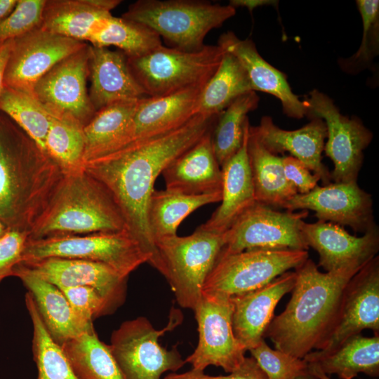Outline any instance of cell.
Wrapping results in <instances>:
<instances>
[{
    "label": "cell",
    "instance_id": "d4e9b609",
    "mask_svg": "<svg viewBox=\"0 0 379 379\" xmlns=\"http://www.w3.org/2000/svg\"><path fill=\"white\" fill-rule=\"evenodd\" d=\"M203 86L138 100L129 128V142L171 131L197 114Z\"/></svg>",
    "mask_w": 379,
    "mask_h": 379
},
{
    "label": "cell",
    "instance_id": "5bb4252c",
    "mask_svg": "<svg viewBox=\"0 0 379 379\" xmlns=\"http://www.w3.org/2000/svg\"><path fill=\"white\" fill-rule=\"evenodd\" d=\"M86 44L40 27L13 39L4 86L34 96V88L41 77Z\"/></svg>",
    "mask_w": 379,
    "mask_h": 379
},
{
    "label": "cell",
    "instance_id": "ab89813d",
    "mask_svg": "<svg viewBox=\"0 0 379 379\" xmlns=\"http://www.w3.org/2000/svg\"><path fill=\"white\" fill-rule=\"evenodd\" d=\"M363 23V35L358 51L348 58L338 60L341 69L356 74L370 68L379 53V1L357 0Z\"/></svg>",
    "mask_w": 379,
    "mask_h": 379
},
{
    "label": "cell",
    "instance_id": "5b68a950",
    "mask_svg": "<svg viewBox=\"0 0 379 379\" xmlns=\"http://www.w3.org/2000/svg\"><path fill=\"white\" fill-rule=\"evenodd\" d=\"M236 14V8L200 0H138L122 18L141 23L156 32L171 48L197 51L213 29Z\"/></svg>",
    "mask_w": 379,
    "mask_h": 379
},
{
    "label": "cell",
    "instance_id": "f546056e",
    "mask_svg": "<svg viewBox=\"0 0 379 379\" xmlns=\"http://www.w3.org/2000/svg\"><path fill=\"white\" fill-rule=\"evenodd\" d=\"M247 150L255 201L285 208L298 192L285 177L282 157L270 152L249 130Z\"/></svg>",
    "mask_w": 379,
    "mask_h": 379
},
{
    "label": "cell",
    "instance_id": "6da1fadb",
    "mask_svg": "<svg viewBox=\"0 0 379 379\" xmlns=\"http://www.w3.org/2000/svg\"><path fill=\"white\" fill-rule=\"evenodd\" d=\"M217 117L197 114L180 127L134 140L83 165L84 170L112 197L127 231L147 255L148 263L162 275L164 266L147 219L154 182L171 162L213 128Z\"/></svg>",
    "mask_w": 379,
    "mask_h": 379
},
{
    "label": "cell",
    "instance_id": "44dd1931",
    "mask_svg": "<svg viewBox=\"0 0 379 379\" xmlns=\"http://www.w3.org/2000/svg\"><path fill=\"white\" fill-rule=\"evenodd\" d=\"M295 280V272L288 271L261 288L230 298L234 334L246 351L264 339L277 305L291 292Z\"/></svg>",
    "mask_w": 379,
    "mask_h": 379
},
{
    "label": "cell",
    "instance_id": "9c48e42d",
    "mask_svg": "<svg viewBox=\"0 0 379 379\" xmlns=\"http://www.w3.org/2000/svg\"><path fill=\"white\" fill-rule=\"evenodd\" d=\"M309 258L305 250L251 249L220 253L208 274L202 295L231 298L267 284Z\"/></svg>",
    "mask_w": 379,
    "mask_h": 379
},
{
    "label": "cell",
    "instance_id": "d6a6232c",
    "mask_svg": "<svg viewBox=\"0 0 379 379\" xmlns=\"http://www.w3.org/2000/svg\"><path fill=\"white\" fill-rule=\"evenodd\" d=\"M253 91L241 63L225 51L218 68L202 89L197 114L217 117L237 98Z\"/></svg>",
    "mask_w": 379,
    "mask_h": 379
},
{
    "label": "cell",
    "instance_id": "7dc6e473",
    "mask_svg": "<svg viewBox=\"0 0 379 379\" xmlns=\"http://www.w3.org/2000/svg\"><path fill=\"white\" fill-rule=\"evenodd\" d=\"M13 39L0 44V95L4 88V76L12 48Z\"/></svg>",
    "mask_w": 379,
    "mask_h": 379
},
{
    "label": "cell",
    "instance_id": "ffe728a7",
    "mask_svg": "<svg viewBox=\"0 0 379 379\" xmlns=\"http://www.w3.org/2000/svg\"><path fill=\"white\" fill-rule=\"evenodd\" d=\"M249 131L270 152L277 155L289 152L319 176L324 185L331 183V173L322 163L327 131L321 119L313 118L300 128L288 131L275 125L270 117L265 116L258 126H250Z\"/></svg>",
    "mask_w": 379,
    "mask_h": 379
},
{
    "label": "cell",
    "instance_id": "52a82bcc",
    "mask_svg": "<svg viewBox=\"0 0 379 379\" xmlns=\"http://www.w3.org/2000/svg\"><path fill=\"white\" fill-rule=\"evenodd\" d=\"M168 281L180 306L194 310L202 298L205 281L224 246V233L198 227L192 234L155 241Z\"/></svg>",
    "mask_w": 379,
    "mask_h": 379
},
{
    "label": "cell",
    "instance_id": "74e56055",
    "mask_svg": "<svg viewBox=\"0 0 379 379\" xmlns=\"http://www.w3.org/2000/svg\"><path fill=\"white\" fill-rule=\"evenodd\" d=\"M25 304L33 324V353L38 369L37 379H79L62 347L48 332L31 294Z\"/></svg>",
    "mask_w": 379,
    "mask_h": 379
},
{
    "label": "cell",
    "instance_id": "7bdbcfd3",
    "mask_svg": "<svg viewBox=\"0 0 379 379\" xmlns=\"http://www.w3.org/2000/svg\"><path fill=\"white\" fill-rule=\"evenodd\" d=\"M76 314L86 323L114 310L95 289L89 286H72L60 289Z\"/></svg>",
    "mask_w": 379,
    "mask_h": 379
},
{
    "label": "cell",
    "instance_id": "f1b7e54d",
    "mask_svg": "<svg viewBox=\"0 0 379 379\" xmlns=\"http://www.w3.org/2000/svg\"><path fill=\"white\" fill-rule=\"evenodd\" d=\"M138 100L115 102L96 112L84 126L83 165L128 144L131 121Z\"/></svg>",
    "mask_w": 379,
    "mask_h": 379
},
{
    "label": "cell",
    "instance_id": "7a4b0ae2",
    "mask_svg": "<svg viewBox=\"0 0 379 379\" xmlns=\"http://www.w3.org/2000/svg\"><path fill=\"white\" fill-rule=\"evenodd\" d=\"M63 175L57 163L0 111V222L29 234Z\"/></svg>",
    "mask_w": 379,
    "mask_h": 379
},
{
    "label": "cell",
    "instance_id": "f907efd6",
    "mask_svg": "<svg viewBox=\"0 0 379 379\" xmlns=\"http://www.w3.org/2000/svg\"><path fill=\"white\" fill-rule=\"evenodd\" d=\"M295 379H318V378L309 373L305 375L298 376Z\"/></svg>",
    "mask_w": 379,
    "mask_h": 379
},
{
    "label": "cell",
    "instance_id": "ee69618b",
    "mask_svg": "<svg viewBox=\"0 0 379 379\" xmlns=\"http://www.w3.org/2000/svg\"><path fill=\"white\" fill-rule=\"evenodd\" d=\"M28 237L27 232L8 230L0 238V283L5 278L13 276L15 267L21 261Z\"/></svg>",
    "mask_w": 379,
    "mask_h": 379
},
{
    "label": "cell",
    "instance_id": "f6af8a7d",
    "mask_svg": "<svg viewBox=\"0 0 379 379\" xmlns=\"http://www.w3.org/2000/svg\"><path fill=\"white\" fill-rule=\"evenodd\" d=\"M164 379H267V378L251 357H245L241 365L227 375L213 376L205 374L203 371L192 368L185 373H169Z\"/></svg>",
    "mask_w": 379,
    "mask_h": 379
},
{
    "label": "cell",
    "instance_id": "7c38bea8",
    "mask_svg": "<svg viewBox=\"0 0 379 379\" xmlns=\"http://www.w3.org/2000/svg\"><path fill=\"white\" fill-rule=\"evenodd\" d=\"M311 119H321L326 127L324 151L333 163L331 178L335 182H357L364 160V150L371 143L372 133L357 117L340 112L333 101L317 90L302 101Z\"/></svg>",
    "mask_w": 379,
    "mask_h": 379
},
{
    "label": "cell",
    "instance_id": "603a6c76",
    "mask_svg": "<svg viewBox=\"0 0 379 379\" xmlns=\"http://www.w3.org/2000/svg\"><path fill=\"white\" fill-rule=\"evenodd\" d=\"M89 76L88 95L96 112L115 102L148 97L122 52L90 46Z\"/></svg>",
    "mask_w": 379,
    "mask_h": 379
},
{
    "label": "cell",
    "instance_id": "7402d4cb",
    "mask_svg": "<svg viewBox=\"0 0 379 379\" xmlns=\"http://www.w3.org/2000/svg\"><path fill=\"white\" fill-rule=\"evenodd\" d=\"M218 45L239 60L254 91H262L278 98L284 113L289 117L301 119L307 115L303 102L292 91L286 75L261 57L251 39H241L228 31L220 36Z\"/></svg>",
    "mask_w": 379,
    "mask_h": 379
},
{
    "label": "cell",
    "instance_id": "9a60e30c",
    "mask_svg": "<svg viewBox=\"0 0 379 379\" xmlns=\"http://www.w3.org/2000/svg\"><path fill=\"white\" fill-rule=\"evenodd\" d=\"M90 46L58 62L36 84L34 96L52 114H69L84 126L96 113L87 93Z\"/></svg>",
    "mask_w": 379,
    "mask_h": 379
},
{
    "label": "cell",
    "instance_id": "d6986e66",
    "mask_svg": "<svg viewBox=\"0 0 379 379\" xmlns=\"http://www.w3.org/2000/svg\"><path fill=\"white\" fill-rule=\"evenodd\" d=\"M301 233L308 247L319 254V264L326 272L363 266L376 256L379 249L378 228L356 237L339 225L317 220L302 222Z\"/></svg>",
    "mask_w": 379,
    "mask_h": 379
},
{
    "label": "cell",
    "instance_id": "277c9868",
    "mask_svg": "<svg viewBox=\"0 0 379 379\" xmlns=\"http://www.w3.org/2000/svg\"><path fill=\"white\" fill-rule=\"evenodd\" d=\"M127 230L104 187L84 168L64 174L29 239Z\"/></svg>",
    "mask_w": 379,
    "mask_h": 379
},
{
    "label": "cell",
    "instance_id": "681fc988",
    "mask_svg": "<svg viewBox=\"0 0 379 379\" xmlns=\"http://www.w3.org/2000/svg\"><path fill=\"white\" fill-rule=\"evenodd\" d=\"M17 0H0V22L12 12Z\"/></svg>",
    "mask_w": 379,
    "mask_h": 379
},
{
    "label": "cell",
    "instance_id": "60d3db41",
    "mask_svg": "<svg viewBox=\"0 0 379 379\" xmlns=\"http://www.w3.org/2000/svg\"><path fill=\"white\" fill-rule=\"evenodd\" d=\"M248 351L267 379H295L309 373L308 365L304 359L273 350L264 339Z\"/></svg>",
    "mask_w": 379,
    "mask_h": 379
},
{
    "label": "cell",
    "instance_id": "f5cc1de1",
    "mask_svg": "<svg viewBox=\"0 0 379 379\" xmlns=\"http://www.w3.org/2000/svg\"><path fill=\"white\" fill-rule=\"evenodd\" d=\"M311 374L317 377L318 379H331L327 376V375L321 373H312Z\"/></svg>",
    "mask_w": 379,
    "mask_h": 379
},
{
    "label": "cell",
    "instance_id": "30bf717a",
    "mask_svg": "<svg viewBox=\"0 0 379 379\" xmlns=\"http://www.w3.org/2000/svg\"><path fill=\"white\" fill-rule=\"evenodd\" d=\"M173 319L157 330L144 317L123 322L111 335L109 347L124 379H161L168 371H177L186 363L175 347L167 350L159 338L172 330Z\"/></svg>",
    "mask_w": 379,
    "mask_h": 379
},
{
    "label": "cell",
    "instance_id": "d590c367",
    "mask_svg": "<svg viewBox=\"0 0 379 379\" xmlns=\"http://www.w3.org/2000/svg\"><path fill=\"white\" fill-rule=\"evenodd\" d=\"M259 97L251 91L237 98L218 117L212 131V144L221 167L241 147L247 114L258 106Z\"/></svg>",
    "mask_w": 379,
    "mask_h": 379
},
{
    "label": "cell",
    "instance_id": "b9f144b4",
    "mask_svg": "<svg viewBox=\"0 0 379 379\" xmlns=\"http://www.w3.org/2000/svg\"><path fill=\"white\" fill-rule=\"evenodd\" d=\"M45 0H17L12 12L0 22V44L39 27Z\"/></svg>",
    "mask_w": 379,
    "mask_h": 379
},
{
    "label": "cell",
    "instance_id": "4fadbf2b",
    "mask_svg": "<svg viewBox=\"0 0 379 379\" xmlns=\"http://www.w3.org/2000/svg\"><path fill=\"white\" fill-rule=\"evenodd\" d=\"M233 310L230 298L202 295L193 310L198 345L185 360L193 369L204 371L208 366H215L231 373L244 362L246 350L234 334Z\"/></svg>",
    "mask_w": 379,
    "mask_h": 379
},
{
    "label": "cell",
    "instance_id": "836d02e7",
    "mask_svg": "<svg viewBox=\"0 0 379 379\" xmlns=\"http://www.w3.org/2000/svg\"><path fill=\"white\" fill-rule=\"evenodd\" d=\"M60 346L79 379H124L109 345L98 338L94 328Z\"/></svg>",
    "mask_w": 379,
    "mask_h": 379
},
{
    "label": "cell",
    "instance_id": "ba28073f",
    "mask_svg": "<svg viewBox=\"0 0 379 379\" xmlns=\"http://www.w3.org/2000/svg\"><path fill=\"white\" fill-rule=\"evenodd\" d=\"M47 258L100 262L114 268L126 277L139 266L149 262L139 244L126 230L37 239L28 238L20 262Z\"/></svg>",
    "mask_w": 379,
    "mask_h": 379
},
{
    "label": "cell",
    "instance_id": "816d5d0a",
    "mask_svg": "<svg viewBox=\"0 0 379 379\" xmlns=\"http://www.w3.org/2000/svg\"><path fill=\"white\" fill-rule=\"evenodd\" d=\"M8 230V229L0 222V238L2 237Z\"/></svg>",
    "mask_w": 379,
    "mask_h": 379
},
{
    "label": "cell",
    "instance_id": "484cf974",
    "mask_svg": "<svg viewBox=\"0 0 379 379\" xmlns=\"http://www.w3.org/2000/svg\"><path fill=\"white\" fill-rule=\"evenodd\" d=\"M247 121L239 149L221 166L222 199L220 206L199 227L222 234L234 221L255 202L247 143L249 130Z\"/></svg>",
    "mask_w": 379,
    "mask_h": 379
},
{
    "label": "cell",
    "instance_id": "1f68e13d",
    "mask_svg": "<svg viewBox=\"0 0 379 379\" xmlns=\"http://www.w3.org/2000/svg\"><path fill=\"white\" fill-rule=\"evenodd\" d=\"M221 199L222 192L188 195L166 189L154 190L147 210L148 228L154 244L158 239L177 235L179 225L187 215Z\"/></svg>",
    "mask_w": 379,
    "mask_h": 379
},
{
    "label": "cell",
    "instance_id": "8992f818",
    "mask_svg": "<svg viewBox=\"0 0 379 379\" xmlns=\"http://www.w3.org/2000/svg\"><path fill=\"white\" fill-rule=\"evenodd\" d=\"M225 53L218 45H206L192 52L161 45L146 55L127 60L147 95L161 97L205 85L218 68Z\"/></svg>",
    "mask_w": 379,
    "mask_h": 379
},
{
    "label": "cell",
    "instance_id": "f35d334b",
    "mask_svg": "<svg viewBox=\"0 0 379 379\" xmlns=\"http://www.w3.org/2000/svg\"><path fill=\"white\" fill-rule=\"evenodd\" d=\"M0 111L11 119L45 152L46 138L53 115L35 97L4 86L0 95Z\"/></svg>",
    "mask_w": 379,
    "mask_h": 379
},
{
    "label": "cell",
    "instance_id": "4dcf8cb0",
    "mask_svg": "<svg viewBox=\"0 0 379 379\" xmlns=\"http://www.w3.org/2000/svg\"><path fill=\"white\" fill-rule=\"evenodd\" d=\"M110 15L94 6L90 0L46 1L39 27L80 41H88Z\"/></svg>",
    "mask_w": 379,
    "mask_h": 379
},
{
    "label": "cell",
    "instance_id": "2e32d148",
    "mask_svg": "<svg viewBox=\"0 0 379 379\" xmlns=\"http://www.w3.org/2000/svg\"><path fill=\"white\" fill-rule=\"evenodd\" d=\"M364 329L379 333V257L375 256L348 281L331 330L318 350L330 352Z\"/></svg>",
    "mask_w": 379,
    "mask_h": 379
},
{
    "label": "cell",
    "instance_id": "8fae6325",
    "mask_svg": "<svg viewBox=\"0 0 379 379\" xmlns=\"http://www.w3.org/2000/svg\"><path fill=\"white\" fill-rule=\"evenodd\" d=\"M308 211L281 212L255 201L224 232L221 251L230 254L251 249L305 250L301 225Z\"/></svg>",
    "mask_w": 379,
    "mask_h": 379
},
{
    "label": "cell",
    "instance_id": "ac0fdd59",
    "mask_svg": "<svg viewBox=\"0 0 379 379\" xmlns=\"http://www.w3.org/2000/svg\"><path fill=\"white\" fill-rule=\"evenodd\" d=\"M20 264L59 289L72 286L92 287L114 310L125 300L128 277L105 264L63 258H47Z\"/></svg>",
    "mask_w": 379,
    "mask_h": 379
},
{
    "label": "cell",
    "instance_id": "3957f363",
    "mask_svg": "<svg viewBox=\"0 0 379 379\" xmlns=\"http://www.w3.org/2000/svg\"><path fill=\"white\" fill-rule=\"evenodd\" d=\"M364 265L321 272L307 258L295 268L291 298L272 318L264 338L270 339L276 350L299 359L312 349L319 350L333 327L347 284Z\"/></svg>",
    "mask_w": 379,
    "mask_h": 379
},
{
    "label": "cell",
    "instance_id": "e575fe53",
    "mask_svg": "<svg viewBox=\"0 0 379 379\" xmlns=\"http://www.w3.org/2000/svg\"><path fill=\"white\" fill-rule=\"evenodd\" d=\"M88 41L95 47L116 46L128 58L142 56L162 45L161 38L151 28L112 15Z\"/></svg>",
    "mask_w": 379,
    "mask_h": 379
},
{
    "label": "cell",
    "instance_id": "83f0119b",
    "mask_svg": "<svg viewBox=\"0 0 379 379\" xmlns=\"http://www.w3.org/2000/svg\"><path fill=\"white\" fill-rule=\"evenodd\" d=\"M310 373L336 374L340 379H352L362 373L379 375V335L350 337L335 350L322 353L310 352L303 358Z\"/></svg>",
    "mask_w": 379,
    "mask_h": 379
},
{
    "label": "cell",
    "instance_id": "c3c4849f",
    "mask_svg": "<svg viewBox=\"0 0 379 379\" xmlns=\"http://www.w3.org/2000/svg\"><path fill=\"white\" fill-rule=\"evenodd\" d=\"M277 2V1L274 0H231L230 1L229 5L234 8L237 7L246 8L251 13L253 11L258 7L266 5L275 6L278 4Z\"/></svg>",
    "mask_w": 379,
    "mask_h": 379
},
{
    "label": "cell",
    "instance_id": "4316f807",
    "mask_svg": "<svg viewBox=\"0 0 379 379\" xmlns=\"http://www.w3.org/2000/svg\"><path fill=\"white\" fill-rule=\"evenodd\" d=\"M13 276L21 279L32 296L39 315L51 338L60 345L93 328L74 312L63 293L55 285L29 272L18 263Z\"/></svg>",
    "mask_w": 379,
    "mask_h": 379
},
{
    "label": "cell",
    "instance_id": "e0dca14e",
    "mask_svg": "<svg viewBox=\"0 0 379 379\" xmlns=\"http://www.w3.org/2000/svg\"><path fill=\"white\" fill-rule=\"evenodd\" d=\"M285 209L312 211L319 220L348 226L357 232L364 234L378 228L371 195L357 182L317 185L306 194H295Z\"/></svg>",
    "mask_w": 379,
    "mask_h": 379
},
{
    "label": "cell",
    "instance_id": "cb8c5ba5",
    "mask_svg": "<svg viewBox=\"0 0 379 379\" xmlns=\"http://www.w3.org/2000/svg\"><path fill=\"white\" fill-rule=\"evenodd\" d=\"M212 130L162 171L166 189L188 195L222 192V171L212 144Z\"/></svg>",
    "mask_w": 379,
    "mask_h": 379
},
{
    "label": "cell",
    "instance_id": "8d00e7d4",
    "mask_svg": "<svg viewBox=\"0 0 379 379\" xmlns=\"http://www.w3.org/2000/svg\"><path fill=\"white\" fill-rule=\"evenodd\" d=\"M84 125L69 114L53 115L46 135L45 152L64 174L83 169Z\"/></svg>",
    "mask_w": 379,
    "mask_h": 379
},
{
    "label": "cell",
    "instance_id": "bcb514c9",
    "mask_svg": "<svg viewBox=\"0 0 379 379\" xmlns=\"http://www.w3.org/2000/svg\"><path fill=\"white\" fill-rule=\"evenodd\" d=\"M284 172L286 180L297 190L298 194H306L317 186L319 176L300 161L292 156L282 157Z\"/></svg>",
    "mask_w": 379,
    "mask_h": 379
}]
</instances>
